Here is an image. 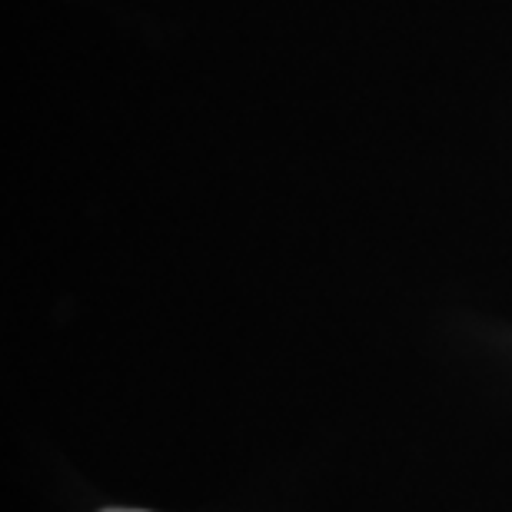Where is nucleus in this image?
Masks as SVG:
<instances>
[{
	"mask_svg": "<svg viewBox=\"0 0 512 512\" xmlns=\"http://www.w3.org/2000/svg\"><path fill=\"white\" fill-rule=\"evenodd\" d=\"M104 512H147V509H104Z\"/></svg>",
	"mask_w": 512,
	"mask_h": 512,
	"instance_id": "obj_1",
	"label": "nucleus"
}]
</instances>
